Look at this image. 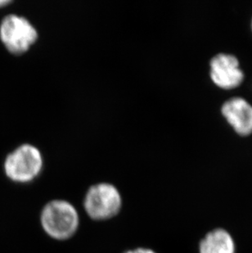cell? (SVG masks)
Wrapping results in <instances>:
<instances>
[{
  "instance_id": "9c48e42d",
  "label": "cell",
  "mask_w": 252,
  "mask_h": 253,
  "mask_svg": "<svg viewBox=\"0 0 252 253\" xmlns=\"http://www.w3.org/2000/svg\"><path fill=\"white\" fill-rule=\"evenodd\" d=\"M12 2L11 0H0V7H3Z\"/></svg>"
},
{
  "instance_id": "8992f818",
  "label": "cell",
  "mask_w": 252,
  "mask_h": 253,
  "mask_svg": "<svg viewBox=\"0 0 252 253\" xmlns=\"http://www.w3.org/2000/svg\"><path fill=\"white\" fill-rule=\"evenodd\" d=\"M222 113L241 135L252 133V106L244 98H233L224 103Z\"/></svg>"
},
{
  "instance_id": "6da1fadb",
  "label": "cell",
  "mask_w": 252,
  "mask_h": 253,
  "mask_svg": "<svg viewBox=\"0 0 252 253\" xmlns=\"http://www.w3.org/2000/svg\"><path fill=\"white\" fill-rule=\"evenodd\" d=\"M81 219L78 211L72 203L64 199L49 201L41 212V225L51 239L66 241L78 231Z\"/></svg>"
},
{
  "instance_id": "7a4b0ae2",
  "label": "cell",
  "mask_w": 252,
  "mask_h": 253,
  "mask_svg": "<svg viewBox=\"0 0 252 253\" xmlns=\"http://www.w3.org/2000/svg\"><path fill=\"white\" fill-rule=\"evenodd\" d=\"M44 161L41 149L31 143H23L6 157L5 174L12 181L28 184L40 176Z\"/></svg>"
},
{
  "instance_id": "277c9868",
  "label": "cell",
  "mask_w": 252,
  "mask_h": 253,
  "mask_svg": "<svg viewBox=\"0 0 252 253\" xmlns=\"http://www.w3.org/2000/svg\"><path fill=\"white\" fill-rule=\"evenodd\" d=\"M0 40L9 53L22 55L38 41L39 31L28 18L12 13L1 22Z\"/></svg>"
},
{
  "instance_id": "5b68a950",
  "label": "cell",
  "mask_w": 252,
  "mask_h": 253,
  "mask_svg": "<svg viewBox=\"0 0 252 253\" xmlns=\"http://www.w3.org/2000/svg\"><path fill=\"white\" fill-rule=\"evenodd\" d=\"M210 77L220 88H236L243 82L244 75L235 56L219 53L210 61Z\"/></svg>"
},
{
  "instance_id": "ba28073f",
  "label": "cell",
  "mask_w": 252,
  "mask_h": 253,
  "mask_svg": "<svg viewBox=\"0 0 252 253\" xmlns=\"http://www.w3.org/2000/svg\"><path fill=\"white\" fill-rule=\"evenodd\" d=\"M125 253H157L154 250L148 248H136V249H129L125 252Z\"/></svg>"
},
{
  "instance_id": "3957f363",
  "label": "cell",
  "mask_w": 252,
  "mask_h": 253,
  "mask_svg": "<svg viewBox=\"0 0 252 253\" xmlns=\"http://www.w3.org/2000/svg\"><path fill=\"white\" fill-rule=\"evenodd\" d=\"M83 205L88 217L96 221H105L119 214L123 199L116 185L108 182H99L88 188Z\"/></svg>"
},
{
  "instance_id": "52a82bcc",
  "label": "cell",
  "mask_w": 252,
  "mask_h": 253,
  "mask_svg": "<svg viewBox=\"0 0 252 253\" xmlns=\"http://www.w3.org/2000/svg\"><path fill=\"white\" fill-rule=\"evenodd\" d=\"M199 253H236L235 243L225 229H213L200 242Z\"/></svg>"
}]
</instances>
